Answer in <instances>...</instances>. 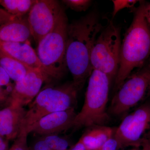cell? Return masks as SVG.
I'll return each mask as SVG.
<instances>
[{"instance_id":"1","label":"cell","mask_w":150,"mask_h":150,"mask_svg":"<svg viewBox=\"0 0 150 150\" xmlns=\"http://www.w3.org/2000/svg\"><path fill=\"white\" fill-rule=\"evenodd\" d=\"M103 26L93 13L86 15L68 26L66 65L78 91L83 88L93 70L91 62L92 49Z\"/></svg>"},{"instance_id":"2","label":"cell","mask_w":150,"mask_h":150,"mask_svg":"<svg viewBox=\"0 0 150 150\" xmlns=\"http://www.w3.org/2000/svg\"><path fill=\"white\" fill-rule=\"evenodd\" d=\"M147 3L139 1L134 16L121 41L119 68L114 80L117 91L132 71L142 68L150 58V26L145 17Z\"/></svg>"},{"instance_id":"3","label":"cell","mask_w":150,"mask_h":150,"mask_svg":"<svg viewBox=\"0 0 150 150\" xmlns=\"http://www.w3.org/2000/svg\"><path fill=\"white\" fill-rule=\"evenodd\" d=\"M78 92L73 81L49 86L40 91L28 105L19 133L29 134L40 118L50 113L75 109L77 105Z\"/></svg>"},{"instance_id":"4","label":"cell","mask_w":150,"mask_h":150,"mask_svg":"<svg viewBox=\"0 0 150 150\" xmlns=\"http://www.w3.org/2000/svg\"><path fill=\"white\" fill-rule=\"evenodd\" d=\"M111 82L107 75L93 70L88 78L83 105L74 120L73 130L104 126L108 122L110 117L106 108Z\"/></svg>"},{"instance_id":"5","label":"cell","mask_w":150,"mask_h":150,"mask_svg":"<svg viewBox=\"0 0 150 150\" xmlns=\"http://www.w3.org/2000/svg\"><path fill=\"white\" fill-rule=\"evenodd\" d=\"M69 25L63 9L53 29L38 44L37 56L53 80L60 79L67 69L66 51Z\"/></svg>"},{"instance_id":"6","label":"cell","mask_w":150,"mask_h":150,"mask_svg":"<svg viewBox=\"0 0 150 150\" xmlns=\"http://www.w3.org/2000/svg\"><path fill=\"white\" fill-rule=\"evenodd\" d=\"M121 43L120 28L110 21L103 27L92 49L93 70L105 74L111 82L115 80L118 73Z\"/></svg>"},{"instance_id":"7","label":"cell","mask_w":150,"mask_h":150,"mask_svg":"<svg viewBox=\"0 0 150 150\" xmlns=\"http://www.w3.org/2000/svg\"><path fill=\"white\" fill-rule=\"evenodd\" d=\"M150 91V58L137 72L130 75L111 100L109 112L116 116L126 114L142 101Z\"/></svg>"},{"instance_id":"8","label":"cell","mask_w":150,"mask_h":150,"mask_svg":"<svg viewBox=\"0 0 150 150\" xmlns=\"http://www.w3.org/2000/svg\"><path fill=\"white\" fill-rule=\"evenodd\" d=\"M114 137L120 149L128 147L139 149L150 142V102L125 116L115 128Z\"/></svg>"},{"instance_id":"9","label":"cell","mask_w":150,"mask_h":150,"mask_svg":"<svg viewBox=\"0 0 150 150\" xmlns=\"http://www.w3.org/2000/svg\"><path fill=\"white\" fill-rule=\"evenodd\" d=\"M63 9L58 1L37 0L28 15V20L37 44L53 29Z\"/></svg>"},{"instance_id":"10","label":"cell","mask_w":150,"mask_h":150,"mask_svg":"<svg viewBox=\"0 0 150 150\" xmlns=\"http://www.w3.org/2000/svg\"><path fill=\"white\" fill-rule=\"evenodd\" d=\"M44 82L50 83L49 78L40 70L31 69L22 79L16 82L10 96V104L24 107L29 105L40 91Z\"/></svg>"},{"instance_id":"11","label":"cell","mask_w":150,"mask_h":150,"mask_svg":"<svg viewBox=\"0 0 150 150\" xmlns=\"http://www.w3.org/2000/svg\"><path fill=\"white\" fill-rule=\"evenodd\" d=\"M76 114L75 109L50 113L40 118L35 123L31 133L40 137L60 134L72 129Z\"/></svg>"},{"instance_id":"12","label":"cell","mask_w":150,"mask_h":150,"mask_svg":"<svg viewBox=\"0 0 150 150\" xmlns=\"http://www.w3.org/2000/svg\"><path fill=\"white\" fill-rule=\"evenodd\" d=\"M0 50L30 69L40 70L51 81L54 80L51 74L40 62L36 52L30 43L0 41Z\"/></svg>"},{"instance_id":"13","label":"cell","mask_w":150,"mask_h":150,"mask_svg":"<svg viewBox=\"0 0 150 150\" xmlns=\"http://www.w3.org/2000/svg\"><path fill=\"white\" fill-rule=\"evenodd\" d=\"M26 111L24 107L11 105L0 109V136L8 141L15 140Z\"/></svg>"},{"instance_id":"14","label":"cell","mask_w":150,"mask_h":150,"mask_svg":"<svg viewBox=\"0 0 150 150\" xmlns=\"http://www.w3.org/2000/svg\"><path fill=\"white\" fill-rule=\"evenodd\" d=\"M33 38L28 15L15 17L0 26V41L30 43Z\"/></svg>"},{"instance_id":"15","label":"cell","mask_w":150,"mask_h":150,"mask_svg":"<svg viewBox=\"0 0 150 150\" xmlns=\"http://www.w3.org/2000/svg\"><path fill=\"white\" fill-rule=\"evenodd\" d=\"M80 139L86 150H98L112 138L115 128L104 125L90 127Z\"/></svg>"},{"instance_id":"16","label":"cell","mask_w":150,"mask_h":150,"mask_svg":"<svg viewBox=\"0 0 150 150\" xmlns=\"http://www.w3.org/2000/svg\"><path fill=\"white\" fill-rule=\"evenodd\" d=\"M0 67L6 71L10 79L16 82L22 79L32 69L7 55L1 50Z\"/></svg>"},{"instance_id":"17","label":"cell","mask_w":150,"mask_h":150,"mask_svg":"<svg viewBox=\"0 0 150 150\" xmlns=\"http://www.w3.org/2000/svg\"><path fill=\"white\" fill-rule=\"evenodd\" d=\"M36 1L37 0H0V5L15 17H22L28 15Z\"/></svg>"},{"instance_id":"18","label":"cell","mask_w":150,"mask_h":150,"mask_svg":"<svg viewBox=\"0 0 150 150\" xmlns=\"http://www.w3.org/2000/svg\"><path fill=\"white\" fill-rule=\"evenodd\" d=\"M59 134H51L40 137L53 150H67L70 147L69 141Z\"/></svg>"},{"instance_id":"19","label":"cell","mask_w":150,"mask_h":150,"mask_svg":"<svg viewBox=\"0 0 150 150\" xmlns=\"http://www.w3.org/2000/svg\"><path fill=\"white\" fill-rule=\"evenodd\" d=\"M62 2L69 8L77 12L86 11L92 3L89 0H64Z\"/></svg>"},{"instance_id":"20","label":"cell","mask_w":150,"mask_h":150,"mask_svg":"<svg viewBox=\"0 0 150 150\" xmlns=\"http://www.w3.org/2000/svg\"><path fill=\"white\" fill-rule=\"evenodd\" d=\"M139 1L136 0H113L112 17H114L116 14L120 11L125 8H135V6Z\"/></svg>"},{"instance_id":"21","label":"cell","mask_w":150,"mask_h":150,"mask_svg":"<svg viewBox=\"0 0 150 150\" xmlns=\"http://www.w3.org/2000/svg\"><path fill=\"white\" fill-rule=\"evenodd\" d=\"M28 135L25 132H20L8 150H29L27 142Z\"/></svg>"},{"instance_id":"22","label":"cell","mask_w":150,"mask_h":150,"mask_svg":"<svg viewBox=\"0 0 150 150\" xmlns=\"http://www.w3.org/2000/svg\"><path fill=\"white\" fill-rule=\"evenodd\" d=\"M0 86H6L9 91L11 92L14 86L11 82V79L8 74L1 67H0Z\"/></svg>"},{"instance_id":"23","label":"cell","mask_w":150,"mask_h":150,"mask_svg":"<svg viewBox=\"0 0 150 150\" xmlns=\"http://www.w3.org/2000/svg\"><path fill=\"white\" fill-rule=\"evenodd\" d=\"M29 150H53L43 138L40 137L29 146Z\"/></svg>"},{"instance_id":"24","label":"cell","mask_w":150,"mask_h":150,"mask_svg":"<svg viewBox=\"0 0 150 150\" xmlns=\"http://www.w3.org/2000/svg\"><path fill=\"white\" fill-rule=\"evenodd\" d=\"M120 149L119 144L113 135L112 138L105 142L103 146L98 150H118Z\"/></svg>"},{"instance_id":"25","label":"cell","mask_w":150,"mask_h":150,"mask_svg":"<svg viewBox=\"0 0 150 150\" xmlns=\"http://www.w3.org/2000/svg\"><path fill=\"white\" fill-rule=\"evenodd\" d=\"M10 94L7 90L0 86V106L5 104L9 105Z\"/></svg>"},{"instance_id":"26","label":"cell","mask_w":150,"mask_h":150,"mask_svg":"<svg viewBox=\"0 0 150 150\" xmlns=\"http://www.w3.org/2000/svg\"><path fill=\"white\" fill-rule=\"evenodd\" d=\"M15 18V17L9 13L5 10L0 8V26Z\"/></svg>"},{"instance_id":"27","label":"cell","mask_w":150,"mask_h":150,"mask_svg":"<svg viewBox=\"0 0 150 150\" xmlns=\"http://www.w3.org/2000/svg\"><path fill=\"white\" fill-rule=\"evenodd\" d=\"M67 150H86L83 143L80 139L76 144L71 146Z\"/></svg>"},{"instance_id":"28","label":"cell","mask_w":150,"mask_h":150,"mask_svg":"<svg viewBox=\"0 0 150 150\" xmlns=\"http://www.w3.org/2000/svg\"><path fill=\"white\" fill-rule=\"evenodd\" d=\"M8 141L0 136V150H8Z\"/></svg>"},{"instance_id":"29","label":"cell","mask_w":150,"mask_h":150,"mask_svg":"<svg viewBox=\"0 0 150 150\" xmlns=\"http://www.w3.org/2000/svg\"><path fill=\"white\" fill-rule=\"evenodd\" d=\"M145 17L148 24L150 26V4L147 3L145 9Z\"/></svg>"},{"instance_id":"30","label":"cell","mask_w":150,"mask_h":150,"mask_svg":"<svg viewBox=\"0 0 150 150\" xmlns=\"http://www.w3.org/2000/svg\"><path fill=\"white\" fill-rule=\"evenodd\" d=\"M129 150H150V142L144 145L142 147L139 148V149H135L134 148L133 149Z\"/></svg>"}]
</instances>
